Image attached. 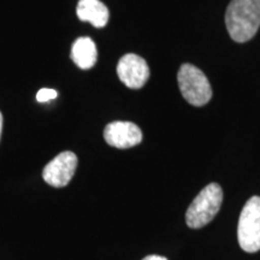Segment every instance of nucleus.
<instances>
[{"label": "nucleus", "mask_w": 260, "mask_h": 260, "mask_svg": "<svg viewBox=\"0 0 260 260\" xmlns=\"http://www.w3.org/2000/svg\"><path fill=\"white\" fill-rule=\"evenodd\" d=\"M225 25L234 41L251 40L260 27V0H232L226 9Z\"/></svg>", "instance_id": "f257e3e1"}, {"label": "nucleus", "mask_w": 260, "mask_h": 260, "mask_svg": "<svg viewBox=\"0 0 260 260\" xmlns=\"http://www.w3.org/2000/svg\"><path fill=\"white\" fill-rule=\"evenodd\" d=\"M223 201V190L218 183H210L206 186L186 212V223L191 229H199L209 224L218 213Z\"/></svg>", "instance_id": "f03ea898"}, {"label": "nucleus", "mask_w": 260, "mask_h": 260, "mask_svg": "<svg viewBox=\"0 0 260 260\" xmlns=\"http://www.w3.org/2000/svg\"><path fill=\"white\" fill-rule=\"evenodd\" d=\"M178 87L190 105L204 106L212 98V88L205 76V74L199 68L191 64H183L177 74Z\"/></svg>", "instance_id": "7ed1b4c3"}, {"label": "nucleus", "mask_w": 260, "mask_h": 260, "mask_svg": "<svg viewBox=\"0 0 260 260\" xmlns=\"http://www.w3.org/2000/svg\"><path fill=\"white\" fill-rule=\"evenodd\" d=\"M237 239L243 251L260 249V197H252L243 206L237 225Z\"/></svg>", "instance_id": "20e7f679"}, {"label": "nucleus", "mask_w": 260, "mask_h": 260, "mask_svg": "<svg viewBox=\"0 0 260 260\" xmlns=\"http://www.w3.org/2000/svg\"><path fill=\"white\" fill-rule=\"evenodd\" d=\"M77 168V157L74 152L64 151L52 159L42 171V177L52 187L61 188L69 184Z\"/></svg>", "instance_id": "39448f33"}, {"label": "nucleus", "mask_w": 260, "mask_h": 260, "mask_svg": "<svg viewBox=\"0 0 260 260\" xmlns=\"http://www.w3.org/2000/svg\"><path fill=\"white\" fill-rule=\"evenodd\" d=\"M117 75L126 87L139 89L144 87L149 79V68L144 58L138 54L128 53L119 59L117 65Z\"/></svg>", "instance_id": "423d86ee"}, {"label": "nucleus", "mask_w": 260, "mask_h": 260, "mask_svg": "<svg viewBox=\"0 0 260 260\" xmlns=\"http://www.w3.org/2000/svg\"><path fill=\"white\" fill-rule=\"evenodd\" d=\"M105 141L112 147L125 149L134 147L142 141V132L132 122H112L104 129Z\"/></svg>", "instance_id": "0eeeda50"}, {"label": "nucleus", "mask_w": 260, "mask_h": 260, "mask_svg": "<svg viewBox=\"0 0 260 260\" xmlns=\"http://www.w3.org/2000/svg\"><path fill=\"white\" fill-rule=\"evenodd\" d=\"M76 14L81 21L89 22L95 28L105 27L110 18L109 9L100 0H80Z\"/></svg>", "instance_id": "6e6552de"}, {"label": "nucleus", "mask_w": 260, "mask_h": 260, "mask_svg": "<svg viewBox=\"0 0 260 260\" xmlns=\"http://www.w3.org/2000/svg\"><path fill=\"white\" fill-rule=\"evenodd\" d=\"M71 59L77 67L88 70L94 67L98 59L95 44L90 38H79L71 48Z\"/></svg>", "instance_id": "1a4fd4ad"}, {"label": "nucleus", "mask_w": 260, "mask_h": 260, "mask_svg": "<svg viewBox=\"0 0 260 260\" xmlns=\"http://www.w3.org/2000/svg\"><path fill=\"white\" fill-rule=\"evenodd\" d=\"M58 93L54 89L50 88H42L37 94V100L39 103H47L52 99H56Z\"/></svg>", "instance_id": "9d476101"}, {"label": "nucleus", "mask_w": 260, "mask_h": 260, "mask_svg": "<svg viewBox=\"0 0 260 260\" xmlns=\"http://www.w3.org/2000/svg\"><path fill=\"white\" fill-rule=\"evenodd\" d=\"M142 260H168L165 256H161V255H155V254H151V255H147L145 256Z\"/></svg>", "instance_id": "9b49d317"}, {"label": "nucleus", "mask_w": 260, "mask_h": 260, "mask_svg": "<svg viewBox=\"0 0 260 260\" xmlns=\"http://www.w3.org/2000/svg\"><path fill=\"white\" fill-rule=\"evenodd\" d=\"M2 130H3V115L0 112V138H2Z\"/></svg>", "instance_id": "f8f14e48"}]
</instances>
